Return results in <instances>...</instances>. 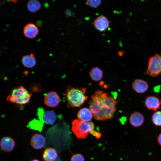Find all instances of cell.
<instances>
[{"instance_id":"obj_25","label":"cell","mask_w":161,"mask_h":161,"mask_svg":"<svg viewBox=\"0 0 161 161\" xmlns=\"http://www.w3.org/2000/svg\"><path fill=\"white\" fill-rule=\"evenodd\" d=\"M117 52L118 55L120 56H122L124 53V52L123 51H119Z\"/></svg>"},{"instance_id":"obj_18","label":"cell","mask_w":161,"mask_h":161,"mask_svg":"<svg viewBox=\"0 0 161 161\" xmlns=\"http://www.w3.org/2000/svg\"><path fill=\"white\" fill-rule=\"evenodd\" d=\"M89 76L93 81H97L102 78L103 72L99 68L95 67L92 68L89 72Z\"/></svg>"},{"instance_id":"obj_21","label":"cell","mask_w":161,"mask_h":161,"mask_svg":"<svg viewBox=\"0 0 161 161\" xmlns=\"http://www.w3.org/2000/svg\"><path fill=\"white\" fill-rule=\"evenodd\" d=\"M86 2V4L89 7L92 8H96L100 5L101 3V1L100 0H87Z\"/></svg>"},{"instance_id":"obj_11","label":"cell","mask_w":161,"mask_h":161,"mask_svg":"<svg viewBox=\"0 0 161 161\" xmlns=\"http://www.w3.org/2000/svg\"><path fill=\"white\" fill-rule=\"evenodd\" d=\"M144 118L143 115L139 112H134L131 113L129 118V122L133 126L138 127L143 124Z\"/></svg>"},{"instance_id":"obj_19","label":"cell","mask_w":161,"mask_h":161,"mask_svg":"<svg viewBox=\"0 0 161 161\" xmlns=\"http://www.w3.org/2000/svg\"><path fill=\"white\" fill-rule=\"evenodd\" d=\"M27 7L30 12L35 13L38 11L41 7L40 2L37 0H31L27 3Z\"/></svg>"},{"instance_id":"obj_23","label":"cell","mask_w":161,"mask_h":161,"mask_svg":"<svg viewBox=\"0 0 161 161\" xmlns=\"http://www.w3.org/2000/svg\"><path fill=\"white\" fill-rule=\"evenodd\" d=\"M89 134L94 136H95L96 138L99 139L102 136L101 134L96 131L93 130L89 133Z\"/></svg>"},{"instance_id":"obj_2","label":"cell","mask_w":161,"mask_h":161,"mask_svg":"<svg viewBox=\"0 0 161 161\" xmlns=\"http://www.w3.org/2000/svg\"><path fill=\"white\" fill-rule=\"evenodd\" d=\"M86 91L85 88L67 87L64 94L67 106L75 108L81 106L88 98Z\"/></svg>"},{"instance_id":"obj_20","label":"cell","mask_w":161,"mask_h":161,"mask_svg":"<svg viewBox=\"0 0 161 161\" xmlns=\"http://www.w3.org/2000/svg\"><path fill=\"white\" fill-rule=\"evenodd\" d=\"M151 120L156 126H161V111H157L152 114Z\"/></svg>"},{"instance_id":"obj_15","label":"cell","mask_w":161,"mask_h":161,"mask_svg":"<svg viewBox=\"0 0 161 161\" xmlns=\"http://www.w3.org/2000/svg\"><path fill=\"white\" fill-rule=\"evenodd\" d=\"M58 157L56 150L52 148H47L44 151L43 157L45 161H54Z\"/></svg>"},{"instance_id":"obj_26","label":"cell","mask_w":161,"mask_h":161,"mask_svg":"<svg viewBox=\"0 0 161 161\" xmlns=\"http://www.w3.org/2000/svg\"><path fill=\"white\" fill-rule=\"evenodd\" d=\"M31 161H39L38 160H37V159H34L33 160Z\"/></svg>"},{"instance_id":"obj_10","label":"cell","mask_w":161,"mask_h":161,"mask_svg":"<svg viewBox=\"0 0 161 161\" xmlns=\"http://www.w3.org/2000/svg\"><path fill=\"white\" fill-rule=\"evenodd\" d=\"M149 86L145 81L142 79H135L132 83V89L136 92L142 94L145 92L148 89Z\"/></svg>"},{"instance_id":"obj_1","label":"cell","mask_w":161,"mask_h":161,"mask_svg":"<svg viewBox=\"0 0 161 161\" xmlns=\"http://www.w3.org/2000/svg\"><path fill=\"white\" fill-rule=\"evenodd\" d=\"M118 102L113 96L102 90L96 91L89 102V109L96 120L111 119L116 110Z\"/></svg>"},{"instance_id":"obj_27","label":"cell","mask_w":161,"mask_h":161,"mask_svg":"<svg viewBox=\"0 0 161 161\" xmlns=\"http://www.w3.org/2000/svg\"><path fill=\"white\" fill-rule=\"evenodd\" d=\"M16 1V0H15V1H12L13 2H15V3H16L17 2V1Z\"/></svg>"},{"instance_id":"obj_22","label":"cell","mask_w":161,"mask_h":161,"mask_svg":"<svg viewBox=\"0 0 161 161\" xmlns=\"http://www.w3.org/2000/svg\"><path fill=\"white\" fill-rule=\"evenodd\" d=\"M71 161H85V159L84 157L81 154H77L72 157Z\"/></svg>"},{"instance_id":"obj_13","label":"cell","mask_w":161,"mask_h":161,"mask_svg":"<svg viewBox=\"0 0 161 161\" xmlns=\"http://www.w3.org/2000/svg\"><path fill=\"white\" fill-rule=\"evenodd\" d=\"M38 33V27L34 24L29 23L24 27L23 33L25 37L29 38H35Z\"/></svg>"},{"instance_id":"obj_5","label":"cell","mask_w":161,"mask_h":161,"mask_svg":"<svg viewBox=\"0 0 161 161\" xmlns=\"http://www.w3.org/2000/svg\"><path fill=\"white\" fill-rule=\"evenodd\" d=\"M146 73L152 77L161 74V55L156 54L149 58Z\"/></svg>"},{"instance_id":"obj_4","label":"cell","mask_w":161,"mask_h":161,"mask_svg":"<svg viewBox=\"0 0 161 161\" xmlns=\"http://www.w3.org/2000/svg\"><path fill=\"white\" fill-rule=\"evenodd\" d=\"M72 130L78 138L84 139L88 133L94 130V124L92 122H86L79 119H75L72 122Z\"/></svg>"},{"instance_id":"obj_12","label":"cell","mask_w":161,"mask_h":161,"mask_svg":"<svg viewBox=\"0 0 161 161\" xmlns=\"http://www.w3.org/2000/svg\"><path fill=\"white\" fill-rule=\"evenodd\" d=\"M45 140L42 135L35 134L31 137L30 143L31 146L36 149L42 148L45 144Z\"/></svg>"},{"instance_id":"obj_14","label":"cell","mask_w":161,"mask_h":161,"mask_svg":"<svg viewBox=\"0 0 161 161\" xmlns=\"http://www.w3.org/2000/svg\"><path fill=\"white\" fill-rule=\"evenodd\" d=\"M93 114L89 109L83 108L80 109L77 113L79 120L86 122H90L92 119Z\"/></svg>"},{"instance_id":"obj_3","label":"cell","mask_w":161,"mask_h":161,"mask_svg":"<svg viewBox=\"0 0 161 161\" xmlns=\"http://www.w3.org/2000/svg\"><path fill=\"white\" fill-rule=\"evenodd\" d=\"M32 93L23 86H20L11 91L7 98V101L19 105L27 104L30 102Z\"/></svg>"},{"instance_id":"obj_9","label":"cell","mask_w":161,"mask_h":161,"mask_svg":"<svg viewBox=\"0 0 161 161\" xmlns=\"http://www.w3.org/2000/svg\"><path fill=\"white\" fill-rule=\"evenodd\" d=\"M15 145L14 140L9 137H2L0 141V147L1 150L5 152H9L14 149Z\"/></svg>"},{"instance_id":"obj_6","label":"cell","mask_w":161,"mask_h":161,"mask_svg":"<svg viewBox=\"0 0 161 161\" xmlns=\"http://www.w3.org/2000/svg\"><path fill=\"white\" fill-rule=\"evenodd\" d=\"M60 101V97L55 92L50 91L44 95V103L46 105L49 107H56L59 105Z\"/></svg>"},{"instance_id":"obj_7","label":"cell","mask_w":161,"mask_h":161,"mask_svg":"<svg viewBox=\"0 0 161 161\" xmlns=\"http://www.w3.org/2000/svg\"><path fill=\"white\" fill-rule=\"evenodd\" d=\"M145 103L148 110L156 111L160 108L161 99L155 96H148L146 98Z\"/></svg>"},{"instance_id":"obj_17","label":"cell","mask_w":161,"mask_h":161,"mask_svg":"<svg viewBox=\"0 0 161 161\" xmlns=\"http://www.w3.org/2000/svg\"><path fill=\"white\" fill-rule=\"evenodd\" d=\"M21 62L24 66L28 68L33 67L36 64L34 54L32 53L24 56L22 58Z\"/></svg>"},{"instance_id":"obj_8","label":"cell","mask_w":161,"mask_h":161,"mask_svg":"<svg viewBox=\"0 0 161 161\" xmlns=\"http://www.w3.org/2000/svg\"><path fill=\"white\" fill-rule=\"evenodd\" d=\"M93 24L95 28L100 32L105 31L109 26L107 18L102 15L97 16L94 19Z\"/></svg>"},{"instance_id":"obj_16","label":"cell","mask_w":161,"mask_h":161,"mask_svg":"<svg viewBox=\"0 0 161 161\" xmlns=\"http://www.w3.org/2000/svg\"><path fill=\"white\" fill-rule=\"evenodd\" d=\"M57 116L53 111L48 110L44 112L43 115V122L47 124H53L56 121Z\"/></svg>"},{"instance_id":"obj_24","label":"cell","mask_w":161,"mask_h":161,"mask_svg":"<svg viewBox=\"0 0 161 161\" xmlns=\"http://www.w3.org/2000/svg\"><path fill=\"white\" fill-rule=\"evenodd\" d=\"M157 141L160 145H161V133L159 134L157 137Z\"/></svg>"}]
</instances>
